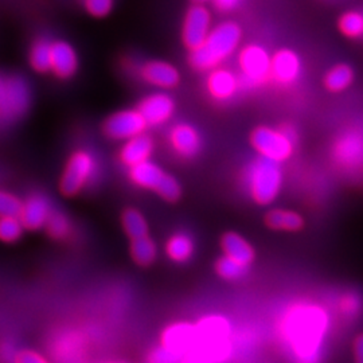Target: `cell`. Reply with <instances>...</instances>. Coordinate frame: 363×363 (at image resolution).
<instances>
[{
    "instance_id": "30bf717a",
    "label": "cell",
    "mask_w": 363,
    "mask_h": 363,
    "mask_svg": "<svg viewBox=\"0 0 363 363\" xmlns=\"http://www.w3.org/2000/svg\"><path fill=\"white\" fill-rule=\"evenodd\" d=\"M210 23L211 15L202 4H195L187 11L183 22L182 38L190 50L198 49L208 39L211 31Z\"/></svg>"
},
{
    "instance_id": "83f0119b",
    "label": "cell",
    "mask_w": 363,
    "mask_h": 363,
    "mask_svg": "<svg viewBox=\"0 0 363 363\" xmlns=\"http://www.w3.org/2000/svg\"><path fill=\"white\" fill-rule=\"evenodd\" d=\"M123 226L125 233L128 234L132 240L148 235L147 220L144 218L143 214L135 208H128L124 211Z\"/></svg>"
},
{
    "instance_id": "7402d4cb",
    "label": "cell",
    "mask_w": 363,
    "mask_h": 363,
    "mask_svg": "<svg viewBox=\"0 0 363 363\" xmlns=\"http://www.w3.org/2000/svg\"><path fill=\"white\" fill-rule=\"evenodd\" d=\"M166 175L167 174L163 169L150 160L143 162L135 167H130V178L136 186L155 191Z\"/></svg>"
},
{
    "instance_id": "ac0fdd59",
    "label": "cell",
    "mask_w": 363,
    "mask_h": 363,
    "mask_svg": "<svg viewBox=\"0 0 363 363\" xmlns=\"http://www.w3.org/2000/svg\"><path fill=\"white\" fill-rule=\"evenodd\" d=\"M52 213V205L48 198L43 195H31L23 203L19 218L26 229L35 230L48 223Z\"/></svg>"
},
{
    "instance_id": "44dd1931",
    "label": "cell",
    "mask_w": 363,
    "mask_h": 363,
    "mask_svg": "<svg viewBox=\"0 0 363 363\" xmlns=\"http://www.w3.org/2000/svg\"><path fill=\"white\" fill-rule=\"evenodd\" d=\"M220 247L225 256L235 259L247 267L255 259V249L240 234L233 232L223 234L220 240Z\"/></svg>"
},
{
    "instance_id": "5bb4252c",
    "label": "cell",
    "mask_w": 363,
    "mask_h": 363,
    "mask_svg": "<svg viewBox=\"0 0 363 363\" xmlns=\"http://www.w3.org/2000/svg\"><path fill=\"white\" fill-rule=\"evenodd\" d=\"M138 111L148 125H162L167 123L175 112V103L166 93H155L145 97Z\"/></svg>"
},
{
    "instance_id": "b9f144b4",
    "label": "cell",
    "mask_w": 363,
    "mask_h": 363,
    "mask_svg": "<svg viewBox=\"0 0 363 363\" xmlns=\"http://www.w3.org/2000/svg\"><path fill=\"white\" fill-rule=\"evenodd\" d=\"M195 3H198V4H202V3H206L208 0H194Z\"/></svg>"
},
{
    "instance_id": "3957f363",
    "label": "cell",
    "mask_w": 363,
    "mask_h": 363,
    "mask_svg": "<svg viewBox=\"0 0 363 363\" xmlns=\"http://www.w3.org/2000/svg\"><path fill=\"white\" fill-rule=\"evenodd\" d=\"M241 27L223 22L214 27L208 39L190 54V64L196 70H214L233 54L241 42Z\"/></svg>"
},
{
    "instance_id": "9a60e30c",
    "label": "cell",
    "mask_w": 363,
    "mask_h": 363,
    "mask_svg": "<svg viewBox=\"0 0 363 363\" xmlns=\"http://www.w3.org/2000/svg\"><path fill=\"white\" fill-rule=\"evenodd\" d=\"M139 73L147 84L163 89H171L181 81L178 69L164 61H148L142 65Z\"/></svg>"
},
{
    "instance_id": "e575fe53",
    "label": "cell",
    "mask_w": 363,
    "mask_h": 363,
    "mask_svg": "<svg viewBox=\"0 0 363 363\" xmlns=\"http://www.w3.org/2000/svg\"><path fill=\"white\" fill-rule=\"evenodd\" d=\"M46 226H48L49 233L52 234V237H55V238L65 237L66 234L69 233V230H70L69 220L60 211H52Z\"/></svg>"
},
{
    "instance_id": "e0dca14e",
    "label": "cell",
    "mask_w": 363,
    "mask_h": 363,
    "mask_svg": "<svg viewBox=\"0 0 363 363\" xmlns=\"http://www.w3.org/2000/svg\"><path fill=\"white\" fill-rule=\"evenodd\" d=\"M240 79L232 70L228 69H214L211 70L206 81L208 94L216 101H229L240 89Z\"/></svg>"
},
{
    "instance_id": "836d02e7",
    "label": "cell",
    "mask_w": 363,
    "mask_h": 363,
    "mask_svg": "<svg viewBox=\"0 0 363 363\" xmlns=\"http://www.w3.org/2000/svg\"><path fill=\"white\" fill-rule=\"evenodd\" d=\"M363 303L362 298L358 294H346L339 301V308L340 312L347 316V318H355L362 311Z\"/></svg>"
},
{
    "instance_id": "d590c367",
    "label": "cell",
    "mask_w": 363,
    "mask_h": 363,
    "mask_svg": "<svg viewBox=\"0 0 363 363\" xmlns=\"http://www.w3.org/2000/svg\"><path fill=\"white\" fill-rule=\"evenodd\" d=\"M85 10L96 18H104L113 9V0H81Z\"/></svg>"
},
{
    "instance_id": "74e56055",
    "label": "cell",
    "mask_w": 363,
    "mask_h": 363,
    "mask_svg": "<svg viewBox=\"0 0 363 363\" xmlns=\"http://www.w3.org/2000/svg\"><path fill=\"white\" fill-rule=\"evenodd\" d=\"M15 363H50L39 352L33 350L19 351L16 354Z\"/></svg>"
},
{
    "instance_id": "4316f807",
    "label": "cell",
    "mask_w": 363,
    "mask_h": 363,
    "mask_svg": "<svg viewBox=\"0 0 363 363\" xmlns=\"http://www.w3.org/2000/svg\"><path fill=\"white\" fill-rule=\"evenodd\" d=\"M130 255H132V259H135L136 264H139L142 267H147V265L152 264L154 259H155V242L148 235L132 240Z\"/></svg>"
},
{
    "instance_id": "4dcf8cb0",
    "label": "cell",
    "mask_w": 363,
    "mask_h": 363,
    "mask_svg": "<svg viewBox=\"0 0 363 363\" xmlns=\"http://www.w3.org/2000/svg\"><path fill=\"white\" fill-rule=\"evenodd\" d=\"M23 223L19 217L0 218V240L4 242H13L23 233Z\"/></svg>"
},
{
    "instance_id": "1f68e13d",
    "label": "cell",
    "mask_w": 363,
    "mask_h": 363,
    "mask_svg": "<svg viewBox=\"0 0 363 363\" xmlns=\"http://www.w3.org/2000/svg\"><path fill=\"white\" fill-rule=\"evenodd\" d=\"M23 203L13 195L0 191V218L1 217H19Z\"/></svg>"
},
{
    "instance_id": "f35d334b",
    "label": "cell",
    "mask_w": 363,
    "mask_h": 363,
    "mask_svg": "<svg viewBox=\"0 0 363 363\" xmlns=\"http://www.w3.org/2000/svg\"><path fill=\"white\" fill-rule=\"evenodd\" d=\"M213 4L217 10H220L222 13H228L234 10L240 4V0H213Z\"/></svg>"
},
{
    "instance_id": "f1b7e54d",
    "label": "cell",
    "mask_w": 363,
    "mask_h": 363,
    "mask_svg": "<svg viewBox=\"0 0 363 363\" xmlns=\"http://www.w3.org/2000/svg\"><path fill=\"white\" fill-rule=\"evenodd\" d=\"M339 30L343 35L349 38H362L363 37V13L349 11L343 13L339 19Z\"/></svg>"
},
{
    "instance_id": "ffe728a7",
    "label": "cell",
    "mask_w": 363,
    "mask_h": 363,
    "mask_svg": "<svg viewBox=\"0 0 363 363\" xmlns=\"http://www.w3.org/2000/svg\"><path fill=\"white\" fill-rule=\"evenodd\" d=\"M154 151V142L147 135H139L136 138H132L124 147L121 148L120 159L121 162L128 166L135 167L143 162H147Z\"/></svg>"
},
{
    "instance_id": "4fadbf2b",
    "label": "cell",
    "mask_w": 363,
    "mask_h": 363,
    "mask_svg": "<svg viewBox=\"0 0 363 363\" xmlns=\"http://www.w3.org/2000/svg\"><path fill=\"white\" fill-rule=\"evenodd\" d=\"M195 342V325L175 323L163 331L162 346L177 354L182 361L193 351Z\"/></svg>"
},
{
    "instance_id": "603a6c76",
    "label": "cell",
    "mask_w": 363,
    "mask_h": 363,
    "mask_svg": "<svg viewBox=\"0 0 363 363\" xmlns=\"http://www.w3.org/2000/svg\"><path fill=\"white\" fill-rule=\"evenodd\" d=\"M265 223L273 230L298 232L304 226V220L296 211L286 208H273L265 216Z\"/></svg>"
},
{
    "instance_id": "6da1fadb",
    "label": "cell",
    "mask_w": 363,
    "mask_h": 363,
    "mask_svg": "<svg viewBox=\"0 0 363 363\" xmlns=\"http://www.w3.org/2000/svg\"><path fill=\"white\" fill-rule=\"evenodd\" d=\"M330 328V316L319 304L289 306L279 322V337L294 363H319Z\"/></svg>"
},
{
    "instance_id": "d6986e66",
    "label": "cell",
    "mask_w": 363,
    "mask_h": 363,
    "mask_svg": "<svg viewBox=\"0 0 363 363\" xmlns=\"http://www.w3.org/2000/svg\"><path fill=\"white\" fill-rule=\"evenodd\" d=\"M77 69L78 57L74 48L64 40L52 42L50 72H52L57 77L66 79V78L73 77Z\"/></svg>"
},
{
    "instance_id": "9c48e42d",
    "label": "cell",
    "mask_w": 363,
    "mask_h": 363,
    "mask_svg": "<svg viewBox=\"0 0 363 363\" xmlns=\"http://www.w3.org/2000/svg\"><path fill=\"white\" fill-rule=\"evenodd\" d=\"M333 156L342 169H357L363 167V130H345L334 143Z\"/></svg>"
},
{
    "instance_id": "8992f818",
    "label": "cell",
    "mask_w": 363,
    "mask_h": 363,
    "mask_svg": "<svg viewBox=\"0 0 363 363\" xmlns=\"http://www.w3.org/2000/svg\"><path fill=\"white\" fill-rule=\"evenodd\" d=\"M31 101L26 81L21 77L0 79V118L15 120L26 113Z\"/></svg>"
},
{
    "instance_id": "ba28073f",
    "label": "cell",
    "mask_w": 363,
    "mask_h": 363,
    "mask_svg": "<svg viewBox=\"0 0 363 363\" xmlns=\"http://www.w3.org/2000/svg\"><path fill=\"white\" fill-rule=\"evenodd\" d=\"M238 64L247 85L257 86L271 78L272 57L259 45L245 46L238 55Z\"/></svg>"
},
{
    "instance_id": "ab89813d",
    "label": "cell",
    "mask_w": 363,
    "mask_h": 363,
    "mask_svg": "<svg viewBox=\"0 0 363 363\" xmlns=\"http://www.w3.org/2000/svg\"><path fill=\"white\" fill-rule=\"evenodd\" d=\"M352 350H354V361H355V363H363V334L355 337Z\"/></svg>"
},
{
    "instance_id": "5b68a950",
    "label": "cell",
    "mask_w": 363,
    "mask_h": 363,
    "mask_svg": "<svg viewBox=\"0 0 363 363\" xmlns=\"http://www.w3.org/2000/svg\"><path fill=\"white\" fill-rule=\"evenodd\" d=\"M250 143L259 156L277 163L289 159L295 148V142L283 128L274 130L269 127H259L252 132Z\"/></svg>"
},
{
    "instance_id": "2e32d148",
    "label": "cell",
    "mask_w": 363,
    "mask_h": 363,
    "mask_svg": "<svg viewBox=\"0 0 363 363\" xmlns=\"http://www.w3.org/2000/svg\"><path fill=\"white\" fill-rule=\"evenodd\" d=\"M169 144L172 150L182 157H194L202 147L199 132L190 124H177L169 132Z\"/></svg>"
},
{
    "instance_id": "8d00e7d4",
    "label": "cell",
    "mask_w": 363,
    "mask_h": 363,
    "mask_svg": "<svg viewBox=\"0 0 363 363\" xmlns=\"http://www.w3.org/2000/svg\"><path fill=\"white\" fill-rule=\"evenodd\" d=\"M182 359L164 346H159L151 352L150 363H181Z\"/></svg>"
},
{
    "instance_id": "d4e9b609",
    "label": "cell",
    "mask_w": 363,
    "mask_h": 363,
    "mask_svg": "<svg viewBox=\"0 0 363 363\" xmlns=\"http://www.w3.org/2000/svg\"><path fill=\"white\" fill-rule=\"evenodd\" d=\"M52 42L49 39L39 38L34 42L30 50V65L38 72L46 73L52 69Z\"/></svg>"
},
{
    "instance_id": "277c9868",
    "label": "cell",
    "mask_w": 363,
    "mask_h": 363,
    "mask_svg": "<svg viewBox=\"0 0 363 363\" xmlns=\"http://www.w3.org/2000/svg\"><path fill=\"white\" fill-rule=\"evenodd\" d=\"M247 193L257 205H271L280 194L283 171L280 163L259 156L247 166L244 174Z\"/></svg>"
},
{
    "instance_id": "8fae6325",
    "label": "cell",
    "mask_w": 363,
    "mask_h": 363,
    "mask_svg": "<svg viewBox=\"0 0 363 363\" xmlns=\"http://www.w3.org/2000/svg\"><path fill=\"white\" fill-rule=\"evenodd\" d=\"M147 125L139 111H121L105 121L104 132L113 140H130L144 133Z\"/></svg>"
},
{
    "instance_id": "7c38bea8",
    "label": "cell",
    "mask_w": 363,
    "mask_h": 363,
    "mask_svg": "<svg viewBox=\"0 0 363 363\" xmlns=\"http://www.w3.org/2000/svg\"><path fill=\"white\" fill-rule=\"evenodd\" d=\"M301 74V61L298 54L289 49H281L273 54L271 78L283 86L295 84Z\"/></svg>"
},
{
    "instance_id": "7bdbcfd3",
    "label": "cell",
    "mask_w": 363,
    "mask_h": 363,
    "mask_svg": "<svg viewBox=\"0 0 363 363\" xmlns=\"http://www.w3.org/2000/svg\"><path fill=\"white\" fill-rule=\"evenodd\" d=\"M105 363H125V362H121V361H112V362H105Z\"/></svg>"
},
{
    "instance_id": "7a4b0ae2",
    "label": "cell",
    "mask_w": 363,
    "mask_h": 363,
    "mask_svg": "<svg viewBox=\"0 0 363 363\" xmlns=\"http://www.w3.org/2000/svg\"><path fill=\"white\" fill-rule=\"evenodd\" d=\"M230 351L232 327L226 318L208 315L195 325L194 347L189 358L196 363H222L229 358Z\"/></svg>"
},
{
    "instance_id": "52a82bcc",
    "label": "cell",
    "mask_w": 363,
    "mask_h": 363,
    "mask_svg": "<svg viewBox=\"0 0 363 363\" xmlns=\"http://www.w3.org/2000/svg\"><path fill=\"white\" fill-rule=\"evenodd\" d=\"M97 172V162L91 152L77 151L67 162L61 179V191L65 195H76L91 181Z\"/></svg>"
},
{
    "instance_id": "cb8c5ba5",
    "label": "cell",
    "mask_w": 363,
    "mask_h": 363,
    "mask_svg": "<svg viewBox=\"0 0 363 363\" xmlns=\"http://www.w3.org/2000/svg\"><path fill=\"white\" fill-rule=\"evenodd\" d=\"M166 252L172 261L186 262L194 255V241L189 234H174L166 245Z\"/></svg>"
},
{
    "instance_id": "484cf974",
    "label": "cell",
    "mask_w": 363,
    "mask_h": 363,
    "mask_svg": "<svg viewBox=\"0 0 363 363\" xmlns=\"http://www.w3.org/2000/svg\"><path fill=\"white\" fill-rule=\"evenodd\" d=\"M354 81V72L349 65H337L328 70L325 74V88L330 91L339 93L350 88Z\"/></svg>"
},
{
    "instance_id": "60d3db41",
    "label": "cell",
    "mask_w": 363,
    "mask_h": 363,
    "mask_svg": "<svg viewBox=\"0 0 363 363\" xmlns=\"http://www.w3.org/2000/svg\"><path fill=\"white\" fill-rule=\"evenodd\" d=\"M181 363H196V362H195L194 359H191V358H189V357H187V358H184V359H183V361H182Z\"/></svg>"
},
{
    "instance_id": "f546056e",
    "label": "cell",
    "mask_w": 363,
    "mask_h": 363,
    "mask_svg": "<svg viewBox=\"0 0 363 363\" xmlns=\"http://www.w3.org/2000/svg\"><path fill=\"white\" fill-rule=\"evenodd\" d=\"M216 271L222 279L225 280H237L245 276L247 271V265L230 259L228 256H223L222 259L217 261L216 264Z\"/></svg>"
},
{
    "instance_id": "d6a6232c",
    "label": "cell",
    "mask_w": 363,
    "mask_h": 363,
    "mask_svg": "<svg viewBox=\"0 0 363 363\" xmlns=\"http://www.w3.org/2000/svg\"><path fill=\"white\" fill-rule=\"evenodd\" d=\"M156 193L160 195L163 199L169 201V202H175L181 198L182 187L181 184L175 178H172L171 175H166L163 182L160 183V186L157 187Z\"/></svg>"
}]
</instances>
